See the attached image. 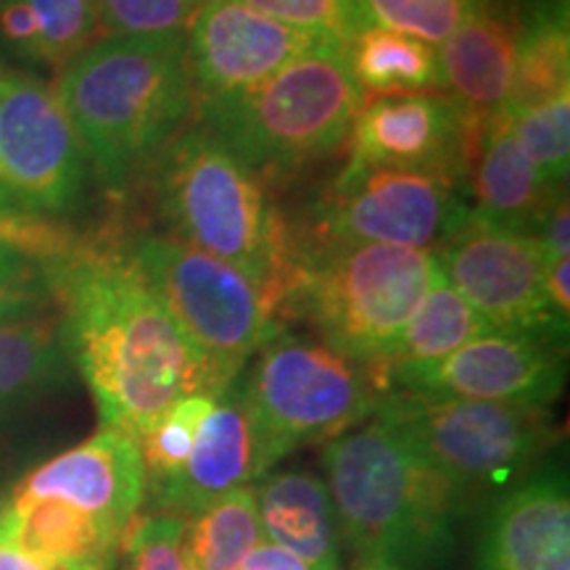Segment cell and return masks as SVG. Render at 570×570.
Masks as SVG:
<instances>
[{
    "label": "cell",
    "mask_w": 570,
    "mask_h": 570,
    "mask_svg": "<svg viewBox=\"0 0 570 570\" xmlns=\"http://www.w3.org/2000/svg\"><path fill=\"white\" fill-rule=\"evenodd\" d=\"M362 101L344 48L320 46L259 88L196 104V117L262 180L294 175L341 151Z\"/></svg>",
    "instance_id": "obj_6"
},
{
    "label": "cell",
    "mask_w": 570,
    "mask_h": 570,
    "mask_svg": "<svg viewBox=\"0 0 570 570\" xmlns=\"http://www.w3.org/2000/svg\"><path fill=\"white\" fill-rule=\"evenodd\" d=\"M217 402V396L190 394L175 402L156 423L142 433L138 446L142 465H146V487L167 479L194 452V444L204 420Z\"/></svg>",
    "instance_id": "obj_29"
},
{
    "label": "cell",
    "mask_w": 570,
    "mask_h": 570,
    "mask_svg": "<svg viewBox=\"0 0 570 570\" xmlns=\"http://www.w3.org/2000/svg\"><path fill=\"white\" fill-rule=\"evenodd\" d=\"M38 19L42 63L61 69L69 59L96 40V6L92 0H27Z\"/></svg>",
    "instance_id": "obj_34"
},
{
    "label": "cell",
    "mask_w": 570,
    "mask_h": 570,
    "mask_svg": "<svg viewBox=\"0 0 570 570\" xmlns=\"http://www.w3.org/2000/svg\"><path fill=\"white\" fill-rule=\"evenodd\" d=\"M436 273L433 252L291 233L281 317L302 320L317 341L370 367L381 381Z\"/></svg>",
    "instance_id": "obj_4"
},
{
    "label": "cell",
    "mask_w": 570,
    "mask_h": 570,
    "mask_svg": "<svg viewBox=\"0 0 570 570\" xmlns=\"http://www.w3.org/2000/svg\"><path fill=\"white\" fill-rule=\"evenodd\" d=\"M489 331H494V327H491L487 320H483L479 312L452 288V283H449L444 273L439 269L431 288H428V294L423 296V302L417 304L410 323L404 325L402 336H399V344L394 348V354H391L383 375L396 367L436 362L441 356L458 352V348L465 346L468 341L479 338Z\"/></svg>",
    "instance_id": "obj_26"
},
{
    "label": "cell",
    "mask_w": 570,
    "mask_h": 570,
    "mask_svg": "<svg viewBox=\"0 0 570 570\" xmlns=\"http://www.w3.org/2000/svg\"><path fill=\"white\" fill-rule=\"evenodd\" d=\"M520 40L518 0H487L436 48L441 90L475 122H487L508 101Z\"/></svg>",
    "instance_id": "obj_19"
},
{
    "label": "cell",
    "mask_w": 570,
    "mask_h": 570,
    "mask_svg": "<svg viewBox=\"0 0 570 570\" xmlns=\"http://www.w3.org/2000/svg\"><path fill=\"white\" fill-rule=\"evenodd\" d=\"M88 175V154L53 88L0 69V214L75 212Z\"/></svg>",
    "instance_id": "obj_10"
},
{
    "label": "cell",
    "mask_w": 570,
    "mask_h": 570,
    "mask_svg": "<svg viewBox=\"0 0 570 570\" xmlns=\"http://www.w3.org/2000/svg\"><path fill=\"white\" fill-rule=\"evenodd\" d=\"M206 0H92L104 38H169L185 35Z\"/></svg>",
    "instance_id": "obj_31"
},
{
    "label": "cell",
    "mask_w": 570,
    "mask_h": 570,
    "mask_svg": "<svg viewBox=\"0 0 570 570\" xmlns=\"http://www.w3.org/2000/svg\"><path fill=\"white\" fill-rule=\"evenodd\" d=\"M475 570H570V491L554 460L494 499Z\"/></svg>",
    "instance_id": "obj_18"
},
{
    "label": "cell",
    "mask_w": 570,
    "mask_h": 570,
    "mask_svg": "<svg viewBox=\"0 0 570 570\" xmlns=\"http://www.w3.org/2000/svg\"><path fill=\"white\" fill-rule=\"evenodd\" d=\"M3 504H6V497L0 494V512H3Z\"/></svg>",
    "instance_id": "obj_40"
},
{
    "label": "cell",
    "mask_w": 570,
    "mask_h": 570,
    "mask_svg": "<svg viewBox=\"0 0 570 570\" xmlns=\"http://www.w3.org/2000/svg\"><path fill=\"white\" fill-rule=\"evenodd\" d=\"M140 185L151 196L164 233L240 269L281 306L291 230L259 177L206 127L177 135Z\"/></svg>",
    "instance_id": "obj_5"
},
{
    "label": "cell",
    "mask_w": 570,
    "mask_h": 570,
    "mask_svg": "<svg viewBox=\"0 0 570 570\" xmlns=\"http://www.w3.org/2000/svg\"><path fill=\"white\" fill-rule=\"evenodd\" d=\"M122 246L202 356L217 396L283 327L277 298L217 256L164 230L140 233Z\"/></svg>",
    "instance_id": "obj_8"
},
{
    "label": "cell",
    "mask_w": 570,
    "mask_h": 570,
    "mask_svg": "<svg viewBox=\"0 0 570 570\" xmlns=\"http://www.w3.org/2000/svg\"><path fill=\"white\" fill-rule=\"evenodd\" d=\"M262 537L309 570H341V533L323 475L304 468L269 470L254 487Z\"/></svg>",
    "instance_id": "obj_21"
},
{
    "label": "cell",
    "mask_w": 570,
    "mask_h": 570,
    "mask_svg": "<svg viewBox=\"0 0 570 570\" xmlns=\"http://www.w3.org/2000/svg\"><path fill=\"white\" fill-rule=\"evenodd\" d=\"M568 0H531L520 6L515 75L502 111L520 114L570 92Z\"/></svg>",
    "instance_id": "obj_24"
},
{
    "label": "cell",
    "mask_w": 570,
    "mask_h": 570,
    "mask_svg": "<svg viewBox=\"0 0 570 570\" xmlns=\"http://www.w3.org/2000/svg\"><path fill=\"white\" fill-rule=\"evenodd\" d=\"M53 92L114 196L138 188L196 114L185 35L92 40L59 69Z\"/></svg>",
    "instance_id": "obj_2"
},
{
    "label": "cell",
    "mask_w": 570,
    "mask_h": 570,
    "mask_svg": "<svg viewBox=\"0 0 570 570\" xmlns=\"http://www.w3.org/2000/svg\"><path fill=\"white\" fill-rule=\"evenodd\" d=\"M566 344L523 331H489L428 365L396 367L383 391L552 407L566 389Z\"/></svg>",
    "instance_id": "obj_13"
},
{
    "label": "cell",
    "mask_w": 570,
    "mask_h": 570,
    "mask_svg": "<svg viewBox=\"0 0 570 570\" xmlns=\"http://www.w3.org/2000/svg\"><path fill=\"white\" fill-rule=\"evenodd\" d=\"M71 370L59 312L0 325V420L53 394Z\"/></svg>",
    "instance_id": "obj_23"
},
{
    "label": "cell",
    "mask_w": 570,
    "mask_h": 570,
    "mask_svg": "<svg viewBox=\"0 0 570 570\" xmlns=\"http://www.w3.org/2000/svg\"><path fill=\"white\" fill-rule=\"evenodd\" d=\"M238 386L269 470L296 449L327 444L367 423L383 399L373 370L283 327L252 356Z\"/></svg>",
    "instance_id": "obj_9"
},
{
    "label": "cell",
    "mask_w": 570,
    "mask_h": 570,
    "mask_svg": "<svg viewBox=\"0 0 570 570\" xmlns=\"http://www.w3.org/2000/svg\"><path fill=\"white\" fill-rule=\"evenodd\" d=\"M468 180L473 194L470 212L475 217L531 235H537L554 202L566 194V185L547 180L523 154L502 109L483 125Z\"/></svg>",
    "instance_id": "obj_20"
},
{
    "label": "cell",
    "mask_w": 570,
    "mask_h": 570,
    "mask_svg": "<svg viewBox=\"0 0 570 570\" xmlns=\"http://www.w3.org/2000/svg\"><path fill=\"white\" fill-rule=\"evenodd\" d=\"M468 214L458 188L439 177L348 161L317 206L309 233L344 244L436 252Z\"/></svg>",
    "instance_id": "obj_11"
},
{
    "label": "cell",
    "mask_w": 570,
    "mask_h": 570,
    "mask_svg": "<svg viewBox=\"0 0 570 570\" xmlns=\"http://www.w3.org/2000/svg\"><path fill=\"white\" fill-rule=\"evenodd\" d=\"M537 238L541 244V252H544V265L562 262L570 256V204L566 194L554 202L550 214L544 217V223L539 225Z\"/></svg>",
    "instance_id": "obj_37"
},
{
    "label": "cell",
    "mask_w": 570,
    "mask_h": 570,
    "mask_svg": "<svg viewBox=\"0 0 570 570\" xmlns=\"http://www.w3.org/2000/svg\"><path fill=\"white\" fill-rule=\"evenodd\" d=\"M254 487H240L185 520V547L194 570H240L262 544Z\"/></svg>",
    "instance_id": "obj_27"
},
{
    "label": "cell",
    "mask_w": 570,
    "mask_h": 570,
    "mask_svg": "<svg viewBox=\"0 0 570 570\" xmlns=\"http://www.w3.org/2000/svg\"><path fill=\"white\" fill-rule=\"evenodd\" d=\"M265 473H269L265 449L235 381L214 402L188 460L167 479L148 483L142 512L188 520L219 497L252 487Z\"/></svg>",
    "instance_id": "obj_17"
},
{
    "label": "cell",
    "mask_w": 570,
    "mask_h": 570,
    "mask_svg": "<svg viewBox=\"0 0 570 570\" xmlns=\"http://www.w3.org/2000/svg\"><path fill=\"white\" fill-rule=\"evenodd\" d=\"M122 533L53 499L6 497L0 541L48 562L111 570L122 550Z\"/></svg>",
    "instance_id": "obj_22"
},
{
    "label": "cell",
    "mask_w": 570,
    "mask_h": 570,
    "mask_svg": "<svg viewBox=\"0 0 570 570\" xmlns=\"http://www.w3.org/2000/svg\"><path fill=\"white\" fill-rule=\"evenodd\" d=\"M375 417L399 431L468 510L529 479L560 441L552 410L525 404L386 391Z\"/></svg>",
    "instance_id": "obj_7"
},
{
    "label": "cell",
    "mask_w": 570,
    "mask_h": 570,
    "mask_svg": "<svg viewBox=\"0 0 570 570\" xmlns=\"http://www.w3.org/2000/svg\"><path fill=\"white\" fill-rule=\"evenodd\" d=\"M11 494L63 502L125 537L146 502V465L138 441L101 425L77 446L32 468Z\"/></svg>",
    "instance_id": "obj_16"
},
{
    "label": "cell",
    "mask_w": 570,
    "mask_h": 570,
    "mask_svg": "<svg viewBox=\"0 0 570 570\" xmlns=\"http://www.w3.org/2000/svg\"><path fill=\"white\" fill-rule=\"evenodd\" d=\"M127 570H194L185 547V520L140 512L122 539Z\"/></svg>",
    "instance_id": "obj_35"
},
{
    "label": "cell",
    "mask_w": 570,
    "mask_h": 570,
    "mask_svg": "<svg viewBox=\"0 0 570 570\" xmlns=\"http://www.w3.org/2000/svg\"><path fill=\"white\" fill-rule=\"evenodd\" d=\"M0 570H101V568H80V566H61V562H48L35 558V554L21 552L19 547L0 541Z\"/></svg>",
    "instance_id": "obj_39"
},
{
    "label": "cell",
    "mask_w": 570,
    "mask_h": 570,
    "mask_svg": "<svg viewBox=\"0 0 570 570\" xmlns=\"http://www.w3.org/2000/svg\"><path fill=\"white\" fill-rule=\"evenodd\" d=\"M48 267L71 367L88 383L101 425L140 441L183 396H217L202 356L119 240H80Z\"/></svg>",
    "instance_id": "obj_1"
},
{
    "label": "cell",
    "mask_w": 570,
    "mask_h": 570,
    "mask_svg": "<svg viewBox=\"0 0 570 570\" xmlns=\"http://www.w3.org/2000/svg\"><path fill=\"white\" fill-rule=\"evenodd\" d=\"M344 59L362 96H412L441 90L436 48L410 35L365 27L346 46Z\"/></svg>",
    "instance_id": "obj_25"
},
{
    "label": "cell",
    "mask_w": 570,
    "mask_h": 570,
    "mask_svg": "<svg viewBox=\"0 0 570 570\" xmlns=\"http://www.w3.org/2000/svg\"><path fill=\"white\" fill-rule=\"evenodd\" d=\"M238 3L312 38L333 42L344 51L367 27L356 0H238Z\"/></svg>",
    "instance_id": "obj_32"
},
{
    "label": "cell",
    "mask_w": 570,
    "mask_h": 570,
    "mask_svg": "<svg viewBox=\"0 0 570 570\" xmlns=\"http://www.w3.org/2000/svg\"><path fill=\"white\" fill-rule=\"evenodd\" d=\"M483 125L446 92L365 98L348 135V161L468 183Z\"/></svg>",
    "instance_id": "obj_14"
},
{
    "label": "cell",
    "mask_w": 570,
    "mask_h": 570,
    "mask_svg": "<svg viewBox=\"0 0 570 570\" xmlns=\"http://www.w3.org/2000/svg\"><path fill=\"white\" fill-rule=\"evenodd\" d=\"M320 465L341 550L362 570L431 566L452 550L458 523L470 512L458 491L375 415L323 444Z\"/></svg>",
    "instance_id": "obj_3"
},
{
    "label": "cell",
    "mask_w": 570,
    "mask_h": 570,
    "mask_svg": "<svg viewBox=\"0 0 570 570\" xmlns=\"http://www.w3.org/2000/svg\"><path fill=\"white\" fill-rule=\"evenodd\" d=\"M367 27L402 32L428 46H441L487 0H356Z\"/></svg>",
    "instance_id": "obj_28"
},
{
    "label": "cell",
    "mask_w": 570,
    "mask_h": 570,
    "mask_svg": "<svg viewBox=\"0 0 570 570\" xmlns=\"http://www.w3.org/2000/svg\"><path fill=\"white\" fill-rule=\"evenodd\" d=\"M240 570H309V566L298 560L296 554L285 552L281 547L269 544V541H262L244 560Z\"/></svg>",
    "instance_id": "obj_38"
},
{
    "label": "cell",
    "mask_w": 570,
    "mask_h": 570,
    "mask_svg": "<svg viewBox=\"0 0 570 570\" xmlns=\"http://www.w3.org/2000/svg\"><path fill=\"white\" fill-rule=\"evenodd\" d=\"M508 117L518 146L537 164L539 173L554 185H566L570 159V92Z\"/></svg>",
    "instance_id": "obj_30"
},
{
    "label": "cell",
    "mask_w": 570,
    "mask_h": 570,
    "mask_svg": "<svg viewBox=\"0 0 570 570\" xmlns=\"http://www.w3.org/2000/svg\"><path fill=\"white\" fill-rule=\"evenodd\" d=\"M56 309L51 267L0 240V325Z\"/></svg>",
    "instance_id": "obj_33"
},
{
    "label": "cell",
    "mask_w": 570,
    "mask_h": 570,
    "mask_svg": "<svg viewBox=\"0 0 570 570\" xmlns=\"http://www.w3.org/2000/svg\"><path fill=\"white\" fill-rule=\"evenodd\" d=\"M333 46L238 0H206L185 32V71L196 104L259 88L298 56Z\"/></svg>",
    "instance_id": "obj_15"
},
{
    "label": "cell",
    "mask_w": 570,
    "mask_h": 570,
    "mask_svg": "<svg viewBox=\"0 0 570 570\" xmlns=\"http://www.w3.org/2000/svg\"><path fill=\"white\" fill-rule=\"evenodd\" d=\"M0 40L21 59L42 63L40 27L27 0H0Z\"/></svg>",
    "instance_id": "obj_36"
},
{
    "label": "cell",
    "mask_w": 570,
    "mask_h": 570,
    "mask_svg": "<svg viewBox=\"0 0 570 570\" xmlns=\"http://www.w3.org/2000/svg\"><path fill=\"white\" fill-rule=\"evenodd\" d=\"M433 254L452 288L494 331L568 341V323L554 315L547 298L544 252L537 235L487 223L470 212Z\"/></svg>",
    "instance_id": "obj_12"
}]
</instances>
